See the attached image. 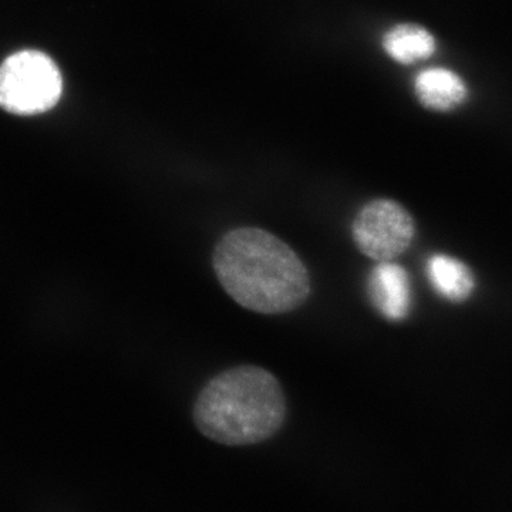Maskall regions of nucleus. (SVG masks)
Listing matches in <instances>:
<instances>
[{"label":"nucleus","instance_id":"1","mask_svg":"<svg viewBox=\"0 0 512 512\" xmlns=\"http://www.w3.org/2000/svg\"><path fill=\"white\" fill-rule=\"evenodd\" d=\"M212 266L224 291L242 308L284 315L311 293L308 268L285 241L262 228L227 232L215 245Z\"/></svg>","mask_w":512,"mask_h":512},{"label":"nucleus","instance_id":"2","mask_svg":"<svg viewBox=\"0 0 512 512\" xmlns=\"http://www.w3.org/2000/svg\"><path fill=\"white\" fill-rule=\"evenodd\" d=\"M192 417L202 436L215 443L224 446L262 443L284 426V389L264 367H231L202 387Z\"/></svg>","mask_w":512,"mask_h":512},{"label":"nucleus","instance_id":"3","mask_svg":"<svg viewBox=\"0 0 512 512\" xmlns=\"http://www.w3.org/2000/svg\"><path fill=\"white\" fill-rule=\"evenodd\" d=\"M63 92L59 66L39 50H20L0 64V109L37 116L55 109Z\"/></svg>","mask_w":512,"mask_h":512},{"label":"nucleus","instance_id":"4","mask_svg":"<svg viewBox=\"0 0 512 512\" xmlns=\"http://www.w3.org/2000/svg\"><path fill=\"white\" fill-rule=\"evenodd\" d=\"M416 225L402 204L387 198L367 202L352 225L355 245L377 262H392L412 244Z\"/></svg>","mask_w":512,"mask_h":512},{"label":"nucleus","instance_id":"5","mask_svg":"<svg viewBox=\"0 0 512 512\" xmlns=\"http://www.w3.org/2000/svg\"><path fill=\"white\" fill-rule=\"evenodd\" d=\"M369 295L377 311L384 318L402 320L412 306L409 275L402 266L393 262H380L369 278Z\"/></svg>","mask_w":512,"mask_h":512},{"label":"nucleus","instance_id":"6","mask_svg":"<svg viewBox=\"0 0 512 512\" xmlns=\"http://www.w3.org/2000/svg\"><path fill=\"white\" fill-rule=\"evenodd\" d=\"M414 89L420 103L436 111L456 109L467 97L466 84L447 69L424 70L417 76Z\"/></svg>","mask_w":512,"mask_h":512},{"label":"nucleus","instance_id":"7","mask_svg":"<svg viewBox=\"0 0 512 512\" xmlns=\"http://www.w3.org/2000/svg\"><path fill=\"white\" fill-rule=\"evenodd\" d=\"M427 276L434 291L451 302L466 301L473 292V272L460 259L436 254L427 262Z\"/></svg>","mask_w":512,"mask_h":512},{"label":"nucleus","instance_id":"8","mask_svg":"<svg viewBox=\"0 0 512 512\" xmlns=\"http://www.w3.org/2000/svg\"><path fill=\"white\" fill-rule=\"evenodd\" d=\"M387 55L403 64H412L429 59L436 52V40L433 35L419 25L404 23L394 26L383 40Z\"/></svg>","mask_w":512,"mask_h":512}]
</instances>
